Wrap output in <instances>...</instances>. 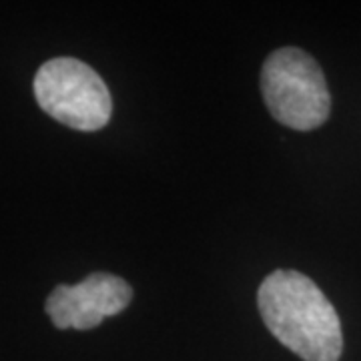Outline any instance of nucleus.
I'll return each instance as SVG.
<instances>
[{"label": "nucleus", "instance_id": "obj_1", "mask_svg": "<svg viewBox=\"0 0 361 361\" xmlns=\"http://www.w3.org/2000/svg\"><path fill=\"white\" fill-rule=\"evenodd\" d=\"M261 317L273 336L303 361H339L343 351L336 307L307 275L277 269L257 293Z\"/></svg>", "mask_w": 361, "mask_h": 361}, {"label": "nucleus", "instance_id": "obj_2", "mask_svg": "<svg viewBox=\"0 0 361 361\" xmlns=\"http://www.w3.org/2000/svg\"><path fill=\"white\" fill-rule=\"evenodd\" d=\"M261 90L271 115L289 129H317L331 111L322 66L301 49L271 52L261 71Z\"/></svg>", "mask_w": 361, "mask_h": 361}, {"label": "nucleus", "instance_id": "obj_3", "mask_svg": "<svg viewBox=\"0 0 361 361\" xmlns=\"http://www.w3.org/2000/svg\"><path fill=\"white\" fill-rule=\"evenodd\" d=\"M35 97L47 115L71 129L99 130L113 115V99L103 78L71 56H56L40 66Z\"/></svg>", "mask_w": 361, "mask_h": 361}, {"label": "nucleus", "instance_id": "obj_4", "mask_svg": "<svg viewBox=\"0 0 361 361\" xmlns=\"http://www.w3.org/2000/svg\"><path fill=\"white\" fill-rule=\"evenodd\" d=\"M133 299L130 285L111 273H92L77 285H59L47 299V313L59 329L87 331L118 315Z\"/></svg>", "mask_w": 361, "mask_h": 361}]
</instances>
